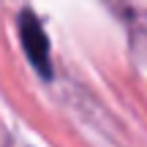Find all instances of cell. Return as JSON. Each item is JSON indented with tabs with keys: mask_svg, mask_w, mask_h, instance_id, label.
Here are the masks:
<instances>
[{
	"mask_svg": "<svg viewBox=\"0 0 147 147\" xmlns=\"http://www.w3.org/2000/svg\"><path fill=\"white\" fill-rule=\"evenodd\" d=\"M19 38L25 47L27 60L33 63V68L41 74L44 79H52V57H49V38L44 33L38 16L30 8H25L19 14Z\"/></svg>",
	"mask_w": 147,
	"mask_h": 147,
	"instance_id": "obj_1",
	"label": "cell"
}]
</instances>
